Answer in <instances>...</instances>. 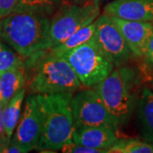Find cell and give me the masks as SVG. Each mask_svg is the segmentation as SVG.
I'll return each mask as SVG.
<instances>
[{
    "mask_svg": "<svg viewBox=\"0 0 153 153\" xmlns=\"http://www.w3.org/2000/svg\"><path fill=\"white\" fill-rule=\"evenodd\" d=\"M24 67L29 94L75 93L82 88L68 61L48 49L26 58Z\"/></svg>",
    "mask_w": 153,
    "mask_h": 153,
    "instance_id": "6da1fadb",
    "label": "cell"
},
{
    "mask_svg": "<svg viewBox=\"0 0 153 153\" xmlns=\"http://www.w3.org/2000/svg\"><path fill=\"white\" fill-rule=\"evenodd\" d=\"M73 94H36L42 123L41 137L37 151L56 152L72 140L74 120L71 100Z\"/></svg>",
    "mask_w": 153,
    "mask_h": 153,
    "instance_id": "7a4b0ae2",
    "label": "cell"
},
{
    "mask_svg": "<svg viewBox=\"0 0 153 153\" xmlns=\"http://www.w3.org/2000/svg\"><path fill=\"white\" fill-rule=\"evenodd\" d=\"M140 82L139 71L126 64L115 67L108 76L92 87L118 128L128 123L135 111Z\"/></svg>",
    "mask_w": 153,
    "mask_h": 153,
    "instance_id": "3957f363",
    "label": "cell"
},
{
    "mask_svg": "<svg viewBox=\"0 0 153 153\" xmlns=\"http://www.w3.org/2000/svg\"><path fill=\"white\" fill-rule=\"evenodd\" d=\"M50 17L33 12H13L0 20V38L26 59L49 48Z\"/></svg>",
    "mask_w": 153,
    "mask_h": 153,
    "instance_id": "277c9868",
    "label": "cell"
},
{
    "mask_svg": "<svg viewBox=\"0 0 153 153\" xmlns=\"http://www.w3.org/2000/svg\"><path fill=\"white\" fill-rule=\"evenodd\" d=\"M82 87L92 88L104 80L115 68L114 63L100 47L94 38L65 53Z\"/></svg>",
    "mask_w": 153,
    "mask_h": 153,
    "instance_id": "5b68a950",
    "label": "cell"
},
{
    "mask_svg": "<svg viewBox=\"0 0 153 153\" xmlns=\"http://www.w3.org/2000/svg\"><path fill=\"white\" fill-rule=\"evenodd\" d=\"M100 13V4L94 1L83 5L61 4L50 18L48 49L63 43L78 30L94 22Z\"/></svg>",
    "mask_w": 153,
    "mask_h": 153,
    "instance_id": "8992f818",
    "label": "cell"
},
{
    "mask_svg": "<svg viewBox=\"0 0 153 153\" xmlns=\"http://www.w3.org/2000/svg\"><path fill=\"white\" fill-rule=\"evenodd\" d=\"M74 126H103L118 130L103 100L93 88L80 89L71 100Z\"/></svg>",
    "mask_w": 153,
    "mask_h": 153,
    "instance_id": "52a82bcc",
    "label": "cell"
},
{
    "mask_svg": "<svg viewBox=\"0 0 153 153\" xmlns=\"http://www.w3.org/2000/svg\"><path fill=\"white\" fill-rule=\"evenodd\" d=\"M95 22L94 39L114 63L115 67L126 65L135 55L111 18L103 13Z\"/></svg>",
    "mask_w": 153,
    "mask_h": 153,
    "instance_id": "ba28073f",
    "label": "cell"
},
{
    "mask_svg": "<svg viewBox=\"0 0 153 153\" xmlns=\"http://www.w3.org/2000/svg\"><path fill=\"white\" fill-rule=\"evenodd\" d=\"M42 132L41 117L36 94H29L26 98L23 111L12 140L21 146L27 153L37 150Z\"/></svg>",
    "mask_w": 153,
    "mask_h": 153,
    "instance_id": "9c48e42d",
    "label": "cell"
},
{
    "mask_svg": "<svg viewBox=\"0 0 153 153\" xmlns=\"http://www.w3.org/2000/svg\"><path fill=\"white\" fill-rule=\"evenodd\" d=\"M129 48L136 57L146 56L148 44L153 35V22L128 21L118 17L111 16Z\"/></svg>",
    "mask_w": 153,
    "mask_h": 153,
    "instance_id": "30bf717a",
    "label": "cell"
},
{
    "mask_svg": "<svg viewBox=\"0 0 153 153\" xmlns=\"http://www.w3.org/2000/svg\"><path fill=\"white\" fill-rule=\"evenodd\" d=\"M103 13L136 22H153V0H113L104 8Z\"/></svg>",
    "mask_w": 153,
    "mask_h": 153,
    "instance_id": "8fae6325",
    "label": "cell"
},
{
    "mask_svg": "<svg viewBox=\"0 0 153 153\" xmlns=\"http://www.w3.org/2000/svg\"><path fill=\"white\" fill-rule=\"evenodd\" d=\"M117 130L103 126H74L72 140L88 147L105 150L109 149L117 140Z\"/></svg>",
    "mask_w": 153,
    "mask_h": 153,
    "instance_id": "7c38bea8",
    "label": "cell"
},
{
    "mask_svg": "<svg viewBox=\"0 0 153 153\" xmlns=\"http://www.w3.org/2000/svg\"><path fill=\"white\" fill-rule=\"evenodd\" d=\"M138 130L146 141L153 143V91L145 88L140 93L136 105Z\"/></svg>",
    "mask_w": 153,
    "mask_h": 153,
    "instance_id": "4fadbf2b",
    "label": "cell"
},
{
    "mask_svg": "<svg viewBox=\"0 0 153 153\" xmlns=\"http://www.w3.org/2000/svg\"><path fill=\"white\" fill-rule=\"evenodd\" d=\"M25 67L19 66L0 75V105L4 107L22 88H26Z\"/></svg>",
    "mask_w": 153,
    "mask_h": 153,
    "instance_id": "5bb4252c",
    "label": "cell"
},
{
    "mask_svg": "<svg viewBox=\"0 0 153 153\" xmlns=\"http://www.w3.org/2000/svg\"><path fill=\"white\" fill-rule=\"evenodd\" d=\"M27 93V88L22 90L9 100V102L3 107V118L7 138L9 140L14 134L17 124L22 115V104Z\"/></svg>",
    "mask_w": 153,
    "mask_h": 153,
    "instance_id": "9a60e30c",
    "label": "cell"
},
{
    "mask_svg": "<svg viewBox=\"0 0 153 153\" xmlns=\"http://www.w3.org/2000/svg\"><path fill=\"white\" fill-rule=\"evenodd\" d=\"M94 33H95V22H93L92 23L81 28L74 34H72L63 43H61L54 48L48 49V50L55 55H64L65 53L75 49L77 46L91 40L94 37Z\"/></svg>",
    "mask_w": 153,
    "mask_h": 153,
    "instance_id": "2e32d148",
    "label": "cell"
},
{
    "mask_svg": "<svg viewBox=\"0 0 153 153\" xmlns=\"http://www.w3.org/2000/svg\"><path fill=\"white\" fill-rule=\"evenodd\" d=\"M61 5V0H19L14 12H33L51 16Z\"/></svg>",
    "mask_w": 153,
    "mask_h": 153,
    "instance_id": "e0dca14e",
    "label": "cell"
},
{
    "mask_svg": "<svg viewBox=\"0 0 153 153\" xmlns=\"http://www.w3.org/2000/svg\"><path fill=\"white\" fill-rule=\"evenodd\" d=\"M108 153H153V143L137 139H118Z\"/></svg>",
    "mask_w": 153,
    "mask_h": 153,
    "instance_id": "ac0fdd59",
    "label": "cell"
},
{
    "mask_svg": "<svg viewBox=\"0 0 153 153\" xmlns=\"http://www.w3.org/2000/svg\"><path fill=\"white\" fill-rule=\"evenodd\" d=\"M24 60L0 38V75L10 69L23 66Z\"/></svg>",
    "mask_w": 153,
    "mask_h": 153,
    "instance_id": "d6986e66",
    "label": "cell"
},
{
    "mask_svg": "<svg viewBox=\"0 0 153 153\" xmlns=\"http://www.w3.org/2000/svg\"><path fill=\"white\" fill-rule=\"evenodd\" d=\"M63 153H107L105 150H99L88 147L86 146L74 142L72 140L67 142L61 148Z\"/></svg>",
    "mask_w": 153,
    "mask_h": 153,
    "instance_id": "ffe728a7",
    "label": "cell"
},
{
    "mask_svg": "<svg viewBox=\"0 0 153 153\" xmlns=\"http://www.w3.org/2000/svg\"><path fill=\"white\" fill-rule=\"evenodd\" d=\"M19 0H0V20L13 13Z\"/></svg>",
    "mask_w": 153,
    "mask_h": 153,
    "instance_id": "44dd1931",
    "label": "cell"
},
{
    "mask_svg": "<svg viewBox=\"0 0 153 153\" xmlns=\"http://www.w3.org/2000/svg\"><path fill=\"white\" fill-rule=\"evenodd\" d=\"M9 141L10 140H8L6 135L4 118H3V107L0 105V153H2L3 149L7 146Z\"/></svg>",
    "mask_w": 153,
    "mask_h": 153,
    "instance_id": "7402d4cb",
    "label": "cell"
},
{
    "mask_svg": "<svg viewBox=\"0 0 153 153\" xmlns=\"http://www.w3.org/2000/svg\"><path fill=\"white\" fill-rule=\"evenodd\" d=\"M2 153H25L24 150L18 145L15 140L10 139V140L7 144L5 147L3 149Z\"/></svg>",
    "mask_w": 153,
    "mask_h": 153,
    "instance_id": "603a6c76",
    "label": "cell"
},
{
    "mask_svg": "<svg viewBox=\"0 0 153 153\" xmlns=\"http://www.w3.org/2000/svg\"><path fill=\"white\" fill-rule=\"evenodd\" d=\"M146 57L153 64V35L151 38V40H150V42H149V44H148L147 50L146 53Z\"/></svg>",
    "mask_w": 153,
    "mask_h": 153,
    "instance_id": "cb8c5ba5",
    "label": "cell"
},
{
    "mask_svg": "<svg viewBox=\"0 0 153 153\" xmlns=\"http://www.w3.org/2000/svg\"><path fill=\"white\" fill-rule=\"evenodd\" d=\"M93 1L95 3V4H100V3L102 0H93Z\"/></svg>",
    "mask_w": 153,
    "mask_h": 153,
    "instance_id": "d4e9b609",
    "label": "cell"
},
{
    "mask_svg": "<svg viewBox=\"0 0 153 153\" xmlns=\"http://www.w3.org/2000/svg\"><path fill=\"white\" fill-rule=\"evenodd\" d=\"M152 87H153V79H152Z\"/></svg>",
    "mask_w": 153,
    "mask_h": 153,
    "instance_id": "484cf974",
    "label": "cell"
}]
</instances>
